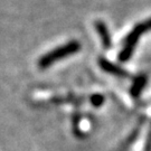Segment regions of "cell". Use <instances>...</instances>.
<instances>
[{
    "label": "cell",
    "mask_w": 151,
    "mask_h": 151,
    "mask_svg": "<svg viewBox=\"0 0 151 151\" xmlns=\"http://www.w3.org/2000/svg\"><path fill=\"white\" fill-rule=\"evenodd\" d=\"M80 49H81V44L76 40H72L70 43L60 46V48H56L48 54L44 55L43 57L38 60V66L40 68H47L53 63L66 58L72 54H75Z\"/></svg>",
    "instance_id": "cell-1"
},
{
    "label": "cell",
    "mask_w": 151,
    "mask_h": 151,
    "mask_svg": "<svg viewBox=\"0 0 151 151\" xmlns=\"http://www.w3.org/2000/svg\"><path fill=\"white\" fill-rule=\"evenodd\" d=\"M151 29V19L150 20H147V22L139 24L138 26H135L133 28V30L130 32L129 36L125 39V44H124V48L122 49V52L120 53L119 60L121 62H125L131 57V55L133 53V49H134L135 44L138 43L140 36L143 32H148Z\"/></svg>",
    "instance_id": "cell-2"
},
{
    "label": "cell",
    "mask_w": 151,
    "mask_h": 151,
    "mask_svg": "<svg viewBox=\"0 0 151 151\" xmlns=\"http://www.w3.org/2000/svg\"><path fill=\"white\" fill-rule=\"evenodd\" d=\"M99 65L100 67L102 68L103 70H105L106 73H110V74H113L115 76H120V77H128L129 74L119 66H116L115 64L109 62L108 60L105 58H100L99 60Z\"/></svg>",
    "instance_id": "cell-3"
},
{
    "label": "cell",
    "mask_w": 151,
    "mask_h": 151,
    "mask_svg": "<svg viewBox=\"0 0 151 151\" xmlns=\"http://www.w3.org/2000/svg\"><path fill=\"white\" fill-rule=\"evenodd\" d=\"M95 28H96L97 32H99V35L101 37V42H102L104 48L109 49L112 45V40H111V37H110L108 27L105 26V24L103 22L97 20V22H95Z\"/></svg>",
    "instance_id": "cell-4"
},
{
    "label": "cell",
    "mask_w": 151,
    "mask_h": 151,
    "mask_svg": "<svg viewBox=\"0 0 151 151\" xmlns=\"http://www.w3.org/2000/svg\"><path fill=\"white\" fill-rule=\"evenodd\" d=\"M146 83H147V80L145 76H139V77H137L134 83H133V85L131 87V94H132L133 96H139V94L141 93L142 88L145 87Z\"/></svg>",
    "instance_id": "cell-5"
},
{
    "label": "cell",
    "mask_w": 151,
    "mask_h": 151,
    "mask_svg": "<svg viewBox=\"0 0 151 151\" xmlns=\"http://www.w3.org/2000/svg\"><path fill=\"white\" fill-rule=\"evenodd\" d=\"M90 101H91V104L94 105V106H101L103 103H104V96L101 95V94H94L90 97Z\"/></svg>",
    "instance_id": "cell-6"
}]
</instances>
